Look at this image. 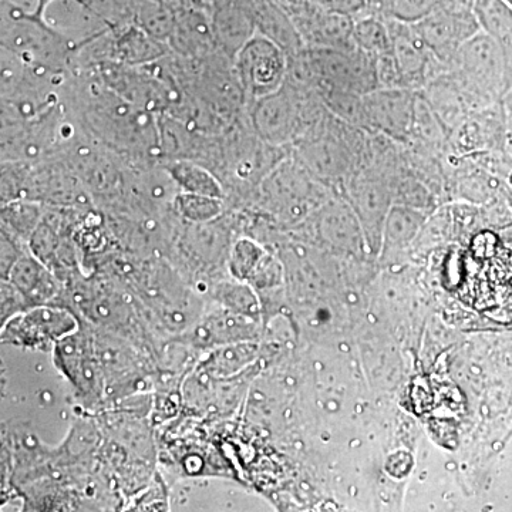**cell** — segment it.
I'll return each mask as SVG.
<instances>
[{
	"instance_id": "obj_21",
	"label": "cell",
	"mask_w": 512,
	"mask_h": 512,
	"mask_svg": "<svg viewBox=\"0 0 512 512\" xmlns=\"http://www.w3.org/2000/svg\"><path fill=\"white\" fill-rule=\"evenodd\" d=\"M57 2V0H36L35 9L30 12V15L37 20H46V12L50 5ZM67 2L76 3L80 8H84L92 12V6H90L89 0H67Z\"/></svg>"
},
{
	"instance_id": "obj_16",
	"label": "cell",
	"mask_w": 512,
	"mask_h": 512,
	"mask_svg": "<svg viewBox=\"0 0 512 512\" xmlns=\"http://www.w3.org/2000/svg\"><path fill=\"white\" fill-rule=\"evenodd\" d=\"M353 23V42L357 49L372 57L389 55L392 52V32L389 18L366 10L356 16Z\"/></svg>"
},
{
	"instance_id": "obj_8",
	"label": "cell",
	"mask_w": 512,
	"mask_h": 512,
	"mask_svg": "<svg viewBox=\"0 0 512 512\" xmlns=\"http://www.w3.org/2000/svg\"><path fill=\"white\" fill-rule=\"evenodd\" d=\"M76 329L69 313L49 308H36L16 315L6 326L3 336L25 346H46L64 338Z\"/></svg>"
},
{
	"instance_id": "obj_18",
	"label": "cell",
	"mask_w": 512,
	"mask_h": 512,
	"mask_svg": "<svg viewBox=\"0 0 512 512\" xmlns=\"http://www.w3.org/2000/svg\"><path fill=\"white\" fill-rule=\"evenodd\" d=\"M175 208L181 217L191 222H208L217 218L222 211L221 198L208 195L190 194L181 191L175 197Z\"/></svg>"
},
{
	"instance_id": "obj_3",
	"label": "cell",
	"mask_w": 512,
	"mask_h": 512,
	"mask_svg": "<svg viewBox=\"0 0 512 512\" xmlns=\"http://www.w3.org/2000/svg\"><path fill=\"white\" fill-rule=\"evenodd\" d=\"M234 72L248 101L282 89L289 74V55L278 43L256 33L234 59Z\"/></svg>"
},
{
	"instance_id": "obj_9",
	"label": "cell",
	"mask_w": 512,
	"mask_h": 512,
	"mask_svg": "<svg viewBox=\"0 0 512 512\" xmlns=\"http://www.w3.org/2000/svg\"><path fill=\"white\" fill-rule=\"evenodd\" d=\"M211 29L215 46L232 62L239 50L258 33L254 18L239 0H214Z\"/></svg>"
},
{
	"instance_id": "obj_17",
	"label": "cell",
	"mask_w": 512,
	"mask_h": 512,
	"mask_svg": "<svg viewBox=\"0 0 512 512\" xmlns=\"http://www.w3.org/2000/svg\"><path fill=\"white\" fill-rule=\"evenodd\" d=\"M3 224L16 237L30 238L40 224V208L35 202L13 200L3 207Z\"/></svg>"
},
{
	"instance_id": "obj_25",
	"label": "cell",
	"mask_w": 512,
	"mask_h": 512,
	"mask_svg": "<svg viewBox=\"0 0 512 512\" xmlns=\"http://www.w3.org/2000/svg\"><path fill=\"white\" fill-rule=\"evenodd\" d=\"M164 2H168V0H164ZM178 2H180V0H178Z\"/></svg>"
},
{
	"instance_id": "obj_11",
	"label": "cell",
	"mask_w": 512,
	"mask_h": 512,
	"mask_svg": "<svg viewBox=\"0 0 512 512\" xmlns=\"http://www.w3.org/2000/svg\"><path fill=\"white\" fill-rule=\"evenodd\" d=\"M114 59L127 66H147L167 55V43L154 39L134 23L109 28Z\"/></svg>"
},
{
	"instance_id": "obj_1",
	"label": "cell",
	"mask_w": 512,
	"mask_h": 512,
	"mask_svg": "<svg viewBox=\"0 0 512 512\" xmlns=\"http://www.w3.org/2000/svg\"><path fill=\"white\" fill-rule=\"evenodd\" d=\"M2 49L29 66L63 73L79 47L46 20H37L10 0H2Z\"/></svg>"
},
{
	"instance_id": "obj_23",
	"label": "cell",
	"mask_w": 512,
	"mask_h": 512,
	"mask_svg": "<svg viewBox=\"0 0 512 512\" xmlns=\"http://www.w3.org/2000/svg\"><path fill=\"white\" fill-rule=\"evenodd\" d=\"M504 106L508 113H512V89L508 92L504 99Z\"/></svg>"
},
{
	"instance_id": "obj_5",
	"label": "cell",
	"mask_w": 512,
	"mask_h": 512,
	"mask_svg": "<svg viewBox=\"0 0 512 512\" xmlns=\"http://www.w3.org/2000/svg\"><path fill=\"white\" fill-rule=\"evenodd\" d=\"M392 32V59L396 67L399 86L404 89H424L447 66L440 62L423 42L413 23L389 18Z\"/></svg>"
},
{
	"instance_id": "obj_10",
	"label": "cell",
	"mask_w": 512,
	"mask_h": 512,
	"mask_svg": "<svg viewBox=\"0 0 512 512\" xmlns=\"http://www.w3.org/2000/svg\"><path fill=\"white\" fill-rule=\"evenodd\" d=\"M431 109L447 127L448 133L454 130L473 111L480 110L476 101L450 72L441 73L431 80L424 89L419 90Z\"/></svg>"
},
{
	"instance_id": "obj_4",
	"label": "cell",
	"mask_w": 512,
	"mask_h": 512,
	"mask_svg": "<svg viewBox=\"0 0 512 512\" xmlns=\"http://www.w3.org/2000/svg\"><path fill=\"white\" fill-rule=\"evenodd\" d=\"M417 99V90L404 87H384L365 94L367 133L407 146L412 138Z\"/></svg>"
},
{
	"instance_id": "obj_6",
	"label": "cell",
	"mask_w": 512,
	"mask_h": 512,
	"mask_svg": "<svg viewBox=\"0 0 512 512\" xmlns=\"http://www.w3.org/2000/svg\"><path fill=\"white\" fill-rule=\"evenodd\" d=\"M413 25L434 56L446 66L468 39L481 32L476 12L470 6H440Z\"/></svg>"
},
{
	"instance_id": "obj_2",
	"label": "cell",
	"mask_w": 512,
	"mask_h": 512,
	"mask_svg": "<svg viewBox=\"0 0 512 512\" xmlns=\"http://www.w3.org/2000/svg\"><path fill=\"white\" fill-rule=\"evenodd\" d=\"M447 72L466 87L480 109L503 103L510 92L503 52L484 30L458 49L447 64Z\"/></svg>"
},
{
	"instance_id": "obj_13",
	"label": "cell",
	"mask_w": 512,
	"mask_h": 512,
	"mask_svg": "<svg viewBox=\"0 0 512 512\" xmlns=\"http://www.w3.org/2000/svg\"><path fill=\"white\" fill-rule=\"evenodd\" d=\"M8 278L25 301L43 302L55 295L52 276L33 256H20L19 261L10 269Z\"/></svg>"
},
{
	"instance_id": "obj_7",
	"label": "cell",
	"mask_w": 512,
	"mask_h": 512,
	"mask_svg": "<svg viewBox=\"0 0 512 512\" xmlns=\"http://www.w3.org/2000/svg\"><path fill=\"white\" fill-rule=\"evenodd\" d=\"M507 116L504 101L473 111L451 131L444 156L473 158L504 151Z\"/></svg>"
},
{
	"instance_id": "obj_12",
	"label": "cell",
	"mask_w": 512,
	"mask_h": 512,
	"mask_svg": "<svg viewBox=\"0 0 512 512\" xmlns=\"http://www.w3.org/2000/svg\"><path fill=\"white\" fill-rule=\"evenodd\" d=\"M481 30L500 46L512 89V6L507 0H474L473 6Z\"/></svg>"
},
{
	"instance_id": "obj_22",
	"label": "cell",
	"mask_w": 512,
	"mask_h": 512,
	"mask_svg": "<svg viewBox=\"0 0 512 512\" xmlns=\"http://www.w3.org/2000/svg\"><path fill=\"white\" fill-rule=\"evenodd\" d=\"M508 113V111H507ZM504 151L512 158V113H508L505 126Z\"/></svg>"
},
{
	"instance_id": "obj_24",
	"label": "cell",
	"mask_w": 512,
	"mask_h": 512,
	"mask_svg": "<svg viewBox=\"0 0 512 512\" xmlns=\"http://www.w3.org/2000/svg\"><path fill=\"white\" fill-rule=\"evenodd\" d=\"M507 2L512 6V0H507Z\"/></svg>"
},
{
	"instance_id": "obj_19",
	"label": "cell",
	"mask_w": 512,
	"mask_h": 512,
	"mask_svg": "<svg viewBox=\"0 0 512 512\" xmlns=\"http://www.w3.org/2000/svg\"><path fill=\"white\" fill-rule=\"evenodd\" d=\"M245 346H220L215 348L204 362L208 375L227 377L234 375L242 366L247 365L249 350Z\"/></svg>"
},
{
	"instance_id": "obj_15",
	"label": "cell",
	"mask_w": 512,
	"mask_h": 512,
	"mask_svg": "<svg viewBox=\"0 0 512 512\" xmlns=\"http://www.w3.org/2000/svg\"><path fill=\"white\" fill-rule=\"evenodd\" d=\"M165 173L183 192L224 198L220 180L208 168L191 160H173L165 163Z\"/></svg>"
},
{
	"instance_id": "obj_20",
	"label": "cell",
	"mask_w": 512,
	"mask_h": 512,
	"mask_svg": "<svg viewBox=\"0 0 512 512\" xmlns=\"http://www.w3.org/2000/svg\"><path fill=\"white\" fill-rule=\"evenodd\" d=\"M264 258L265 252L255 242L249 241V239H239L232 248L231 262H229L232 275L239 279L247 278L254 274L255 269Z\"/></svg>"
},
{
	"instance_id": "obj_14",
	"label": "cell",
	"mask_w": 512,
	"mask_h": 512,
	"mask_svg": "<svg viewBox=\"0 0 512 512\" xmlns=\"http://www.w3.org/2000/svg\"><path fill=\"white\" fill-rule=\"evenodd\" d=\"M177 0H137L134 6L133 22L154 39L170 43L177 25ZM170 46V45H168Z\"/></svg>"
}]
</instances>
